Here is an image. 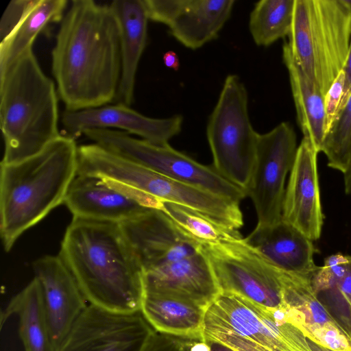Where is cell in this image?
Returning <instances> with one entry per match:
<instances>
[{"mask_svg": "<svg viewBox=\"0 0 351 351\" xmlns=\"http://www.w3.org/2000/svg\"><path fill=\"white\" fill-rule=\"evenodd\" d=\"M51 69L66 110L115 101L121 56L118 24L109 5L72 1L56 34Z\"/></svg>", "mask_w": 351, "mask_h": 351, "instance_id": "cell-1", "label": "cell"}, {"mask_svg": "<svg viewBox=\"0 0 351 351\" xmlns=\"http://www.w3.org/2000/svg\"><path fill=\"white\" fill-rule=\"evenodd\" d=\"M59 256L89 304L116 313L140 311L143 271L119 223L73 217Z\"/></svg>", "mask_w": 351, "mask_h": 351, "instance_id": "cell-2", "label": "cell"}, {"mask_svg": "<svg viewBox=\"0 0 351 351\" xmlns=\"http://www.w3.org/2000/svg\"><path fill=\"white\" fill-rule=\"evenodd\" d=\"M141 265L145 292L173 294L207 308L220 293L198 243L161 210L119 223Z\"/></svg>", "mask_w": 351, "mask_h": 351, "instance_id": "cell-3", "label": "cell"}, {"mask_svg": "<svg viewBox=\"0 0 351 351\" xmlns=\"http://www.w3.org/2000/svg\"><path fill=\"white\" fill-rule=\"evenodd\" d=\"M0 167V231L8 252L25 230L64 203L77 176L78 147L61 134L38 154Z\"/></svg>", "mask_w": 351, "mask_h": 351, "instance_id": "cell-4", "label": "cell"}, {"mask_svg": "<svg viewBox=\"0 0 351 351\" xmlns=\"http://www.w3.org/2000/svg\"><path fill=\"white\" fill-rule=\"evenodd\" d=\"M58 93L30 49L0 68L1 163L12 164L43 150L61 135Z\"/></svg>", "mask_w": 351, "mask_h": 351, "instance_id": "cell-5", "label": "cell"}, {"mask_svg": "<svg viewBox=\"0 0 351 351\" xmlns=\"http://www.w3.org/2000/svg\"><path fill=\"white\" fill-rule=\"evenodd\" d=\"M285 42L306 75L325 95L343 71L351 43L346 0H295Z\"/></svg>", "mask_w": 351, "mask_h": 351, "instance_id": "cell-6", "label": "cell"}, {"mask_svg": "<svg viewBox=\"0 0 351 351\" xmlns=\"http://www.w3.org/2000/svg\"><path fill=\"white\" fill-rule=\"evenodd\" d=\"M204 339L235 351H313L285 307L267 309L228 292H221L206 311Z\"/></svg>", "mask_w": 351, "mask_h": 351, "instance_id": "cell-7", "label": "cell"}, {"mask_svg": "<svg viewBox=\"0 0 351 351\" xmlns=\"http://www.w3.org/2000/svg\"><path fill=\"white\" fill-rule=\"evenodd\" d=\"M258 135L250 119L247 89L238 75L230 74L208 118L206 136L213 167L245 192L255 162Z\"/></svg>", "mask_w": 351, "mask_h": 351, "instance_id": "cell-8", "label": "cell"}, {"mask_svg": "<svg viewBox=\"0 0 351 351\" xmlns=\"http://www.w3.org/2000/svg\"><path fill=\"white\" fill-rule=\"evenodd\" d=\"M83 134L93 143L178 182L239 203L247 197L243 189L221 176L213 165L200 164L169 143L155 145L111 129H90Z\"/></svg>", "mask_w": 351, "mask_h": 351, "instance_id": "cell-9", "label": "cell"}, {"mask_svg": "<svg viewBox=\"0 0 351 351\" xmlns=\"http://www.w3.org/2000/svg\"><path fill=\"white\" fill-rule=\"evenodd\" d=\"M221 292L240 295L267 309L282 306L280 271L244 238L201 244Z\"/></svg>", "mask_w": 351, "mask_h": 351, "instance_id": "cell-10", "label": "cell"}, {"mask_svg": "<svg viewBox=\"0 0 351 351\" xmlns=\"http://www.w3.org/2000/svg\"><path fill=\"white\" fill-rule=\"evenodd\" d=\"M298 146L293 128L282 122L271 130L259 134L255 162L246 190L256 209L258 226L282 219L285 180Z\"/></svg>", "mask_w": 351, "mask_h": 351, "instance_id": "cell-11", "label": "cell"}, {"mask_svg": "<svg viewBox=\"0 0 351 351\" xmlns=\"http://www.w3.org/2000/svg\"><path fill=\"white\" fill-rule=\"evenodd\" d=\"M154 331L141 311L116 313L88 304L56 351H143Z\"/></svg>", "mask_w": 351, "mask_h": 351, "instance_id": "cell-12", "label": "cell"}, {"mask_svg": "<svg viewBox=\"0 0 351 351\" xmlns=\"http://www.w3.org/2000/svg\"><path fill=\"white\" fill-rule=\"evenodd\" d=\"M64 203L73 217L118 223L162 206V201L147 194L99 177L77 174Z\"/></svg>", "mask_w": 351, "mask_h": 351, "instance_id": "cell-13", "label": "cell"}, {"mask_svg": "<svg viewBox=\"0 0 351 351\" xmlns=\"http://www.w3.org/2000/svg\"><path fill=\"white\" fill-rule=\"evenodd\" d=\"M64 133L75 139L87 130L111 129L137 135L155 145L168 144L182 130L183 117L176 114L167 118L147 117L122 104L63 112Z\"/></svg>", "mask_w": 351, "mask_h": 351, "instance_id": "cell-14", "label": "cell"}, {"mask_svg": "<svg viewBox=\"0 0 351 351\" xmlns=\"http://www.w3.org/2000/svg\"><path fill=\"white\" fill-rule=\"evenodd\" d=\"M317 154L309 141L299 145L284 197L282 219L310 240L319 239L324 223L317 172Z\"/></svg>", "mask_w": 351, "mask_h": 351, "instance_id": "cell-15", "label": "cell"}, {"mask_svg": "<svg viewBox=\"0 0 351 351\" xmlns=\"http://www.w3.org/2000/svg\"><path fill=\"white\" fill-rule=\"evenodd\" d=\"M43 291L52 343L57 350L88 303L60 256H45L32 263Z\"/></svg>", "mask_w": 351, "mask_h": 351, "instance_id": "cell-16", "label": "cell"}, {"mask_svg": "<svg viewBox=\"0 0 351 351\" xmlns=\"http://www.w3.org/2000/svg\"><path fill=\"white\" fill-rule=\"evenodd\" d=\"M277 269L311 278L318 269L313 242L281 219L267 226L256 225L244 239Z\"/></svg>", "mask_w": 351, "mask_h": 351, "instance_id": "cell-17", "label": "cell"}, {"mask_svg": "<svg viewBox=\"0 0 351 351\" xmlns=\"http://www.w3.org/2000/svg\"><path fill=\"white\" fill-rule=\"evenodd\" d=\"M109 5L118 24L121 56V75L115 101L130 106L138 64L147 44L149 19L143 0H114Z\"/></svg>", "mask_w": 351, "mask_h": 351, "instance_id": "cell-18", "label": "cell"}, {"mask_svg": "<svg viewBox=\"0 0 351 351\" xmlns=\"http://www.w3.org/2000/svg\"><path fill=\"white\" fill-rule=\"evenodd\" d=\"M234 0H178L167 25L178 42L197 49L215 39L230 17Z\"/></svg>", "mask_w": 351, "mask_h": 351, "instance_id": "cell-19", "label": "cell"}, {"mask_svg": "<svg viewBox=\"0 0 351 351\" xmlns=\"http://www.w3.org/2000/svg\"><path fill=\"white\" fill-rule=\"evenodd\" d=\"M206 309L182 296L145 292L140 311L156 332L202 341Z\"/></svg>", "mask_w": 351, "mask_h": 351, "instance_id": "cell-20", "label": "cell"}, {"mask_svg": "<svg viewBox=\"0 0 351 351\" xmlns=\"http://www.w3.org/2000/svg\"><path fill=\"white\" fill-rule=\"evenodd\" d=\"M282 59L288 71L298 123L303 138L319 153L328 131L325 95L292 57L285 43Z\"/></svg>", "mask_w": 351, "mask_h": 351, "instance_id": "cell-21", "label": "cell"}, {"mask_svg": "<svg viewBox=\"0 0 351 351\" xmlns=\"http://www.w3.org/2000/svg\"><path fill=\"white\" fill-rule=\"evenodd\" d=\"M19 317V333L25 351H56L51 340L41 285L36 278L14 295L1 313V324Z\"/></svg>", "mask_w": 351, "mask_h": 351, "instance_id": "cell-22", "label": "cell"}, {"mask_svg": "<svg viewBox=\"0 0 351 351\" xmlns=\"http://www.w3.org/2000/svg\"><path fill=\"white\" fill-rule=\"evenodd\" d=\"M67 3L66 0H34L14 30L0 43V68L32 49L36 37L48 24L60 22Z\"/></svg>", "mask_w": 351, "mask_h": 351, "instance_id": "cell-23", "label": "cell"}, {"mask_svg": "<svg viewBox=\"0 0 351 351\" xmlns=\"http://www.w3.org/2000/svg\"><path fill=\"white\" fill-rule=\"evenodd\" d=\"M295 0H261L252 9L249 29L258 46L267 47L288 36L291 29Z\"/></svg>", "mask_w": 351, "mask_h": 351, "instance_id": "cell-24", "label": "cell"}, {"mask_svg": "<svg viewBox=\"0 0 351 351\" xmlns=\"http://www.w3.org/2000/svg\"><path fill=\"white\" fill-rule=\"evenodd\" d=\"M161 210L186 234L201 244L243 238L239 230L228 227L189 207L162 202Z\"/></svg>", "mask_w": 351, "mask_h": 351, "instance_id": "cell-25", "label": "cell"}, {"mask_svg": "<svg viewBox=\"0 0 351 351\" xmlns=\"http://www.w3.org/2000/svg\"><path fill=\"white\" fill-rule=\"evenodd\" d=\"M351 134V94L330 128L322 152L328 166L343 173L348 165V149Z\"/></svg>", "mask_w": 351, "mask_h": 351, "instance_id": "cell-26", "label": "cell"}, {"mask_svg": "<svg viewBox=\"0 0 351 351\" xmlns=\"http://www.w3.org/2000/svg\"><path fill=\"white\" fill-rule=\"evenodd\" d=\"M351 266V256L341 253L332 254L324 260L311 278L316 294L334 288L347 274Z\"/></svg>", "mask_w": 351, "mask_h": 351, "instance_id": "cell-27", "label": "cell"}, {"mask_svg": "<svg viewBox=\"0 0 351 351\" xmlns=\"http://www.w3.org/2000/svg\"><path fill=\"white\" fill-rule=\"evenodd\" d=\"M34 0H12L6 7L0 21V43L5 40L20 23Z\"/></svg>", "mask_w": 351, "mask_h": 351, "instance_id": "cell-28", "label": "cell"}, {"mask_svg": "<svg viewBox=\"0 0 351 351\" xmlns=\"http://www.w3.org/2000/svg\"><path fill=\"white\" fill-rule=\"evenodd\" d=\"M343 86L344 73L343 71H341L330 86L324 97L328 130L338 114L339 105L343 96Z\"/></svg>", "mask_w": 351, "mask_h": 351, "instance_id": "cell-29", "label": "cell"}, {"mask_svg": "<svg viewBox=\"0 0 351 351\" xmlns=\"http://www.w3.org/2000/svg\"><path fill=\"white\" fill-rule=\"evenodd\" d=\"M343 71L344 73L343 93L338 113L343 109L351 94V43Z\"/></svg>", "mask_w": 351, "mask_h": 351, "instance_id": "cell-30", "label": "cell"}, {"mask_svg": "<svg viewBox=\"0 0 351 351\" xmlns=\"http://www.w3.org/2000/svg\"><path fill=\"white\" fill-rule=\"evenodd\" d=\"M343 174L345 192L351 195V134L348 149V165Z\"/></svg>", "mask_w": 351, "mask_h": 351, "instance_id": "cell-31", "label": "cell"}, {"mask_svg": "<svg viewBox=\"0 0 351 351\" xmlns=\"http://www.w3.org/2000/svg\"><path fill=\"white\" fill-rule=\"evenodd\" d=\"M165 65L171 69L177 71L180 66V62L177 54L172 51H167L162 57Z\"/></svg>", "mask_w": 351, "mask_h": 351, "instance_id": "cell-32", "label": "cell"}, {"mask_svg": "<svg viewBox=\"0 0 351 351\" xmlns=\"http://www.w3.org/2000/svg\"><path fill=\"white\" fill-rule=\"evenodd\" d=\"M202 341L207 344L209 348V351H235L226 345L216 341L204 339Z\"/></svg>", "mask_w": 351, "mask_h": 351, "instance_id": "cell-33", "label": "cell"}, {"mask_svg": "<svg viewBox=\"0 0 351 351\" xmlns=\"http://www.w3.org/2000/svg\"><path fill=\"white\" fill-rule=\"evenodd\" d=\"M191 351H209V348L204 341L192 340Z\"/></svg>", "mask_w": 351, "mask_h": 351, "instance_id": "cell-34", "label": "cell"}, {"mask_svg": "<svg viewBox=\"0 0 351 351\" xmlns=\"http://www.w3.org/2000/svg\"><path fill=\"white\" fill-rule=\"evenodd\" d=\"M308 342L313 351H333L318 343H316L308 339Z\"/></svg>", "mask_w": 351, "mask_h": 351, "instance_id": "cell-35", "label": "cell"}, {"mask_svg": "<svg viewBox=\"0 0 351 351\" xmlns=\"http://www.w3.org/2000/svg\"><path fill=\"white\" fill-rule=\"evenodd\" d=\"M143 351H178L175 349L163 346H148Z\"/></svg>", "mask_w": 351, "mask_h": 351, "instance_id": "cell-36", "label": "cell"}, {"mask_svg": "<svg viewBox=\"0 0 351 351\" xmlns=\"http://www.w3.org/2000/svg\"><path fill=\"white\" fill-rule=\"evenodd\" d=\"M347 3H348L350 8V10H351V0H346Z\"/></svg>", "mask_w": 351, "mask_h": 351, "instance_id": "cell-37", "label": "cell"}]
</instances>
